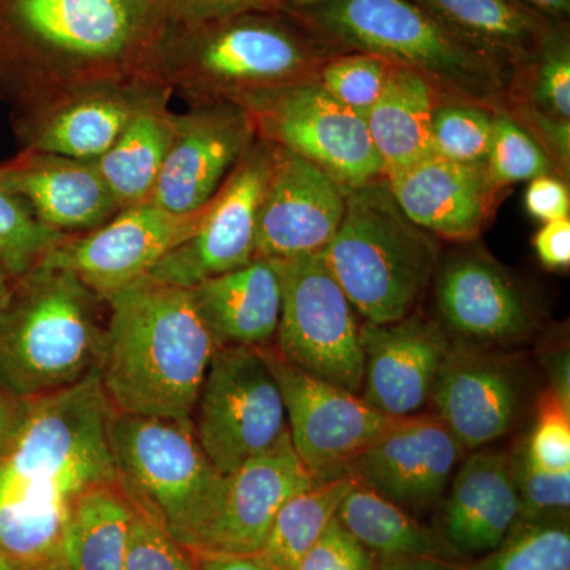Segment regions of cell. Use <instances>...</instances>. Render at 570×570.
I'll return each instance as SVG.
<instances>
[{
	"label": "cell",
	"instance_id": "obj_1",
	"mask_svg": "<svg viewBox=\"0 0 570 570\" xmlns=\"http://www.w3.org/2000/svg\"><path fill=\"white\" fill-rule=\"evenodd\" d=\"M111 411L99 371L75 387L22 401L20 420L0 445V553L36 569L58 553L75 502L116 482Z\"/></svg>",
	"mask_w": 570,
	"mask_h": 570
},
{
	"label": "cell",
	"instance_id": "obj_2",
	"mask_svg": "<svg viewBox=\"0 0 570 570\" xmlns=\"http://www.w3.org/2000/svg\"><path fill=\"white\" fill-rule=\"evenodd\" d=\"M154 0H0V102L21 112L100 82L157 80Z\"/></svg>",
	"mask_w": 570,
	"mask_h": 570
},
{
	"label": "cell",
	"instance_id": "obj_3",
	"mask_svg": "<svg viewBox=\"0 0 570 570\" xmlns=\"http://www.w3.org/2000/svg\"><path fill=\"white\" fill-rule=\"evenodd\" d=\"M107 305L99 381L112 411L190 420L217 344L189 288L142 277Z\"/></svg>",
	"mask_w": 570,
	"mask_h": 570
},
{
	"label": "cell",
	"instance_id": "obj_4",
	"mask_svg": "<svg viewBox=\"0 0 570 570\" xmlns=\"http://www.w3.org/2000/svg\"><path fill=\"white\" fill-rule=\"evenodd\" d=\"M316 33L284 10L165 26L157 75L189 105L234 102L318 77L333 55Z\"/></svg>",
	"mask_w": 570,
	"mask_h": 570
},
{
	"label": "cell",
	"instance_id": "obj_5",
	"mask_svg": "<svg viewBox=\"0 0 570 570\" xmlns=\"http://www.w3.org/2000/svg\"><path fill=\"white\" fill-rule=\"evenodd\" d=\"M336 51H363L419 71L439 97L505 110L513 71L415 0H332L284 10Z\"/></svg>",
	"mask_w": 570,
	"mask_h": 570
},
{
	"label": "cell",
	"instance_id": "obj_6",
	"mask_svg": "<svg viewBox=\"0 0 570 570\" xmlns=\"http://www.w3.org/2000/svg\"><path fill=\"white\" fill-rule=\"evenodd\" d=\"M104 305L102 296L58 266L40 264L13 281L0 313V390L31 401L99 371Z\"/></svg>",
	"mask_w": 570,
	"mask_h": 570
},
{
	"label": "cell",
	"instance_id": "obj_7",
	"mask_svg": "<svg viewBox=\"0 0 570 570\" xmlns=\"http://www.w3.org/2000/svg\"><path fill=\"white\" fill-rule=\"evenodd\" d=\"M321 255L370 324L415 313L441 261L436 236L409 219L385 176L347 189L343 220Z\"/></svg>",
	"mask_w": 570,
	"mask_h": 570
},
{
	"label": "cell",
	"instance_id": "obj_8",
	"mask_svg": "<svg viewBox=\"0 0 570 570\" xmlns=\"http://www.w3.org/2000/svg\"><path fill=\"white\" fill-rule=\"evenodd\" d=\"M107 433L116 483L130 504L195 550L225 475L198 444L193 422L111 411Z\"/></svg>",
	"mask_w": 570,
	"mask_h": 570
},
{
	"label": "cell",
	"instance_id": "obj_9",
	"mask_svg": "<svg viewBox=\"0 0 570 570\" xmlns=\"http://www.w3.org/2000/svg\"><path fill=\"white\" fill-rule=\"evenodd\" d=\"M194 433L213 466L232 474L288 433L283 395L261 347H217L198 392Z\"/></svg>",
	"mask_w": 570,
	"mask_h": 570
},
{
	"label": "cell",
	"instance_id": "obj_10",
	"mask_svg": "<svg viewBox=\"0 0 570 570\" xmlns=\"http://www.w3.org/2000/svg\"><path fill=\"white\" fill-rule=\"evenodd\" d=\"M275 264L283 291L277 352L307 373L360 395L362 322L324 257L307 254Z\"/></svg>",
	"mask_w": 570,
	"mask_h": 570
},
{
	"label": "cell",
	"instance_id": "obj_11",
	"mask_svg": "<svg viewBox=\"0 0 570 570\" xmlns=\"http://www.w3.org/2000/svg\"><path fill=\"white\" fill-rule=\"evenodd\" d=\"M238 105L249 111L258 138L317 165L346 189L384 176L365 119L330 96L317 78Z\"/></svg>",
	"mask_w": 570,
	"mask_h": 570
},
{
	"label": "cell",
	"instance_id": "obj_12",
	"mask_svg": "<svg viewBox=\"0 0 570 570\" xmlns=\"http://www.w3.org/2000/svg\"><path fill=\"white\" fill-rule=\"evenodd\" d=\"M261 352L279 385L288 436L307 472L316 480L346 474L348 463L393 419L356 393L287 362L275 344Z\"/></svg>",
	"mask_w": 570,
	"mask_h": 570
},
{
	"label": "cell",
	"instance_id": "obj_13",
	"mask_svg": "<svg viewBox=\"0 0 570 570\" xmlns=\"http://www.w3.org/2000/svg\"><path fill=\"white\" fill-rule=\"evenodd\" d=\"M269 164L272 145L257 137L206 204L194 234L154 266L149 279L193 288L257 258L258 206Z\"/></svg>",
	"mask_w": 570,
	"mask_h": 570
},
{
	"label": "cell",
	"instance_id": "obj_14",
	"mask_svg": "<svg viewBox=\"0 0 570 570\" xmlns=\"http://www.w3.org/2000/svg\"><path fill=\"white\" fill-rule=\"evenodd\" d=\"M430 288L434 318L452 343L501 351L538 332L530 298L485 250L471 247L441 258Z\"/></svg>",
	"mask_w": 570,
	"mask_h": 570
},
{
	"label": "cell",
	"instance_id": "obj_15",
	"mask_svg": "<svg viewBox=\"0 0 570 570\" xmlns=\"http://www.w3.org/2000/svg\"><path fill=\"white\" fill-rule=\"evenodd\" d=\"M204 212L176 214L153 202L129 206L91 232L66 236L41 264L73 273L107 302L148 277L165 255L194 234Z\"/></svg>",
	"mask_w": 570,
	"mask_h": 570
},
{
	"label": "cell",
	"instance_id": "obj_16",
	"mask_svg": "<svg viewBox=\"0 0 570 570\" xmlns=\"http://www.w3.org/2000/svg\"><path fill=\"white\" fill-rule=\"evenodd\" d=\"M468 450L436 414L393 419L348 463L346 474L412 515L445 497Z\"/></svg>",
	"mask_w": 570,
	"mask_h": 570
},
{
	"label": "cell",
	"instance_id": "obj_17",
	"mask_svg": "<svg viewBox=\"0 0 570 570\" xmlns=\"http://www.w3.org/2000/svg\"><path fill=\"white\" fill-rule=\"evenodd\" d=\"M255 140L253 118L242 105H190L176 112L174 140L149 202L176 214L200 212Z\"/></svg>",
	"mask_w": 570,
	"mask_h": 570
},
{
	"label": "cell",
	"instance_id": "obj_18",
	"mask_svg": "<svg viewBox=\"0 0 570 570\" xmlns=\"http://www.w3.org/2000/svg\"><path fill=\"white\" fill-rule=\"evenodd\" d=\"M346 197V187L321 167L272 145L258 206L257 257L287 261L321 254L343 220Z\"/></svg>",
	"mask_w": 570,
	"mask_h": 570
},
{
	"label": "cell",
	"instance_id": "obj_19",
	"mask_svg": "<svg viewBox=\"0 0 570 570\" xmlns=\"http://www.w3.org/2000/svg\"><path fill=\"white\" fill-rule=\"evenodd\" d=\"M168 89L157 80L86 86L39 108L14 112V135L22 149L96 163L135 116Z\"/></svg>",
	"mask_w": 570,
	"mask_h": 570
},
{
	"label": "cell",
	"instance_id": "obj_20",
	"mask_svg": "<svg viewBox=\"0 0 570 570\" xmlns=\"http://www.w3.org/2000/svg\"><path fill=\"white\" fill-rule=\"evenodd\" d=\"M363 384L360 396L392 419L420 414L431 403L434 385L452 341L436 318L417 309L392 324L360 326Z\"/></svg>",
	"mask_w": 570,
	"mask_h": 570
},
{
	"label": "cell",
	"instance_id": "obj_21",
	"mask_svg": "<svg viewBox=\"0 0 570 570\" xmlns=\"http://www.w3.org/2000/svg\"><path fill=\"white\" fill-rule=\"evenodd\" d=\"M431 404L471 452L512 430L520 417L523 387L512 360L499 351L452 343Z\"/></svg>",
	"mask_w": 570,
	"mask_h": 570
},
{
	"label": "cell",
	"instance_id": "obj_22",
	"mask_svg": "<svg viewBox=\"0 0 570 570\" xmlns=\"http://www.w3.org/2000/svg\"><path fill=\"white\" fill-rule=\"evenodd\" d=\"M314 482L285 434L275 448L225 475L219 504L194 551L261 553L285 501Z\"/></svg>",
	"mask_w": 570,
	"mask_h": 570
},
{
	"label": "cell",
	"instance_id": "obj_23",
	"mask_svg": "<svg viewBox=\"0 0 570 570\" xmlns=\"http://www.w3.org/2000/svg\"><path fill=\"white\" fill-rule=\"evenodd\" d=\"M385 179L409 219L448 242H474L490 223L501 195L487 164H461L436 154Z\"/></svg>",
	"mask_w": 570,
	"mask_h": 570
},
{
	"label": "cell",
	"instance_id": "obj_24",
	"mask_svg": "<svg viewBox=\"0 0 570 570\" xmlns=\"http://www.w3.org/2000/svg\"><path fill=\"white\" fill-rule=\"evenodd\" d=\"M0 179L59 235L86 234L119 212L99 168L86 160L22 149L0 164Z\"/></svg>",
	"mask_w": 570,
	"mask_h": 570
},
{
	"label": "cell",
	"instance_id": "obj_25",
	"mask_svg": "<svg viewBox=\"0 0 570 570\" xmlns=\"http://www.w3.org/2000/svg\"><path fill=\"white\" fill-rule=\"evenodd\" d=\"M519 520V494L508 452L471 450L448 491L436 531L463 560L501 546Z\"/></svg>",
	"mask_w": 570,
	"mask_h": 570
},
{
	"label": "cell",
	"instance_id": "obj_26",
	"mask_svg": "<svg viewBox=\"0 0 570 570\" xmlns=\"http://www.w3.org/2000/svg\"><path fill=\"white\" fill-rule=\"evenodd\" d=\"M189 292L217 347L275 344L283 291L272 258H254L242 268L194 285Z\"/></svg>",
	"mask_w": 570,
	"mask_h": 570
},
{
	"label": "cell",
	"instance_id": "obj_27",
	"mask_svg": "<svg viewBox=\"0 0 570 570\" xmlns=\"http://www.w3.org/2000/svg\"><path fill=\"white\" fill-rule=\"evenodd\" d=\"M453 32L515 73L538 50L551 18L521 0H415Z\"/></svg>",
	"mask_w": 570,
	"mask_h": 570
},
{
	"label": "cell",
	"instance_id": "obj_28",
	"mask_svg": "<svg viewBox=\"0 0 570 570\" xmlns=\"http://www.w3.org/2000/svg\"><path fill=\"white\" fill-rule=\"evenodd\" d=\"M439 94L419 71L393 63L387 85L366 116L384 176L419 163L431 151V121Z\"/></svg>",
	"mask_w": 570,
	"mask_h": 570
},
{
	"label": "cell",
	"instance_id": "obj_29",
	"mask_svg": "<svg viewBox=\"0 0 570 570\" xmlns=\"http://www.w3.org/2000/svg\"><path fill=\"white\" fill-rule=\"evenodd\" d=\"M171 96L168 89L146 105L115 145L94 163L119 209L151 200L175 135Z\"/></svg>",
	"mask_w": 570,
	"mask_h": 570
},
{
	"label": "cell",
	"instance_id": "obj_30",
	"mask_svg": "<svg viewBox=\"0 0 570 570\" xmlns=\"http://www.w3.org/2000/svg\"><path fill=\"white\" fill-rule=\"evenodd\" d=\"M336 519L377 561L431 558L464 562L441 538L411 512L356 482L341 502Z\"/></svg>",
	"mask_w": 570,
	"mask_h": 570
},
{
	"label": "cell",
	"instance_id": "obj_31",
	"mask_svg": "<svg viewBox=\"0 0 570 570\" xmlns=\"http://www.w3.org/2000/svg\"><path fill=\"white\" fill-rule=\"evenodd\" d=\"M135 508L118 483L82 494L63 528L58 553L69 570H122Z\"/></svg>",
	"mask_w": 570,
	"mask_h": 570
},
{
	"label": "cell",
	"instance_id": "obj_32",
	"mask_svg": "<svg viewBox=\"0 0 570 570\" xmlns=\"http://www.w3.org/2000/svg\"><path fill=\"white\" fill-rule=\"evenodd\" d=\"M354 483L348 474L316 480L285 501L261 550L273 570H295L330 521L335 519L341 502Z\"/></svg>",
	"mask_w": 570,
	"mask_h": 570
},
{
	"label": "cell",
	"instance_id": "obj_33",
	"mask_svg": "<svg viewBox=\"0 0 570 570\" xmlns=\"http://www.w3.org/2000/svg\"><path fill=\"white\" fill-rule=\"evenodd\" d=\"M510 116L570 122V36L568 22L553 21L530 61L510 82Z\"/></svg>",
	"mask_w": 570,
	"mask_h": 570
},
{
	"label": "cell",
	"instance_id": "obj_34",
	"mask_svg": "<svg viewBox=\"0 0 570 570\" xmlns=\"http://www.w3.org/2000/svg\"><path fill=\"white\" fill-rule=\"evenodd\" d=\"M464 570H570L569 523L517 521L498 549Z\"/></svg>",
	"mask_w": 570,
	"mask_h": 570
},
{
	"label": "cell",
	"instance_id": "obj_35",
	"mask_svg": "<svg viewBox=\"0 0 570 570\" xmlns=\"http://www.w3.org/2000/svg\"><path fill=\"white\" fill-rule=\"evenodd\" d=\"M493 110L468 100L439 97L431 121V151L461 164H485Z\"/></svg>",
	"mask_w": 570,
	"mask_h": 570
},
{
	"label": "cell",
	"instance_id": "obj_36",
	"mask_svg": "<svg viewBox=\"0 0 570 570\" xmlns=\"http://www.w3.org/2000/svg\"><path fill=\"white\" fill-rule=\"evenodd\" d=\"M63 238L39 223L20 195L0 179V266L11 279L32 272Z\"/></svg>",
	"mask_w": 570,
	"mask_h": 570
},
{
	"label": "cell",
	"instance_id": "obj_37",
	"mask_svg": "<svg viewBox=\"0 0 570 570\" xmlns=\"http://www.w3.org/2000/svg\"><path fill=\"white\" fill-rule=\"evenodd\" d=\"M485 164L491 181L499 190L539 176H558L546 149L504 110L493 112Z\"/></svg>",
	"mask_w": 570,
	"mask_h": 570
},
{
	"label": "cell",
	"instance_id": "obj_38",
	"mask_svg": "<svg viewBox=\"0 0 570 570\" xmlns=\"http://www.w3.org/2000/svg\"><path fill=\"white\" fill-rule=\"evenodd\" d=\"M393 62L363 51H341L322 66L317 80L330 96L366 119L384 91Z\"/></svg>",
	"mask_w": 570,
	"mask_h": 570
},
{
	"label": "cell",
	"instance_id": "obj_39",
	"mask_svg": "<svg viewBox=\"0 0 570 570\" xmlns=\"http://www.w3.org/2000/svg\"><path fill=\"white\" fill-rule=\"evenodd\" d=\"M519 494V520L528 523H569L570 472L551 474L531 466L521 445L510 452Z\"/></svg>",
	"mask_w": 570,
	"mask_h": 570
},
{
	"label": "cell",
	"instance_id": "obj_40",
	"mask_svg": "<svg viewBox=\"0 0 570 570\" xmlns=\"http://www.w3.org/2000/svg\"><path fill=\"white\" fill-rule=\"evenodd\" d=\"M520 445L531 466L551 474L570 472V407L550 389L540 395L534 425Z\"/></svg>",
	"mask_w": 570,
	"mask_h": 570
},
{
	"label": "cell",
	"instance_id": "obj_41",
	"mask_svg": "<svg viewBox=\"0 0 570 570\" xmlns=\"http://www.w3.org/2000/svg\"><path fill=\"white\" fill-rule=\"evenodd\" d=\"M197 554L135 509L122 570H195Z\"/></svg>",
	"mask_w": 570,
	"mask_h": 570
},
{
	"label": "cell",
	"instance_id": "obj_42",
	"mask_svg": "<svg viewBox=\"0 0 570 570\" xmlns=\"http://www.w3.org/2000/svg\"><path fill=\"white\" fill-rule=\"evenodd\" d=\"M295 570H377V560L335 517Z\"/></svg>",
	"mask_w": 570,
	"mask_h": 570
},
{
	"label": "cell",
	"instance_id": "obj_43",
	"mask_svg": "<svg viewBox=\"0 0 570 570\" xmlns=\"http://www.w3.org/2000/svg\"><path fill=\"white\" fill-rule=\"evenodd\" d=\"M165 26L190 28L249 11L281 10L279 0H154Z\"/></svg>",
	"mask_w": 570,
	"mask_h": 570
},
{
	"label": "cell",
	"instance_id": "obj_44",
	"mask_svg": "<svg viewBox=\"0 0 570 570\" xmlns=\"http://www.w3.org/2000/svg\"><path fill=\"white\" fill-rule=\"evenodd\" d=\"M524 206L528 214L542 224L566 219L570 214L568 183L554 175L531 179L524 195Z\"/></svg>",
	"mask_w": 570,
	"mask_h": 570
},
{
	"label": "cell",
	"instance_id": "obj_45",
	"mask_svg": "<svg viewBox=\"0 0 570 570\" xmlns=\"http://www.w3.org/2000/svg\"><path fill=\"white\" fill-rule=\"evenodd\" d=\"M540 265L550 272L568 269L570 265V217L551 220L539 228L532 238Z\"/></svg>",
	"mask_w": 570,
	"mask_h": 570
},
{
	"label": "cell",
	"instance_id": "obj_46",
	"mask_svg": "<svg viewBox=\"0 0 570 570\" xmlns=\"http://www.w3.org/2000/svg\"><path fill=\"white\" fill-rule=\"evenodd\" d=\"M197 569L195 570H273L261 553H209L195 551Z\"/></svg>",
	"mask_w": 570,
	"mask_h": 570
},
{
	"label": "cell",
	"instance_id": "obj_47",
	"mask_svg": "<svg viewBox=\"0 0 570 570\" xmlns=\"http://www.w3.org/2000/svg\"><path fill=\"white\" fill-rule=\"evenodd\" d=\"M543 370L549 376L550 390L566 406L570 407L569 351L568 347L551 348L543 360Z\"/></svg>",
	"mask_w": 570,
	"mask_h": 570
},
{
	"label": "cell",
	"instance_id": "obj_48",
	"mask_svg": "<svg viewBox=\"0 0 570 570\" xmlns=\"http://www.w3.org/2000/svg\"><path fill=\"white\" fill-rule=\"evenodd\" d=\"M464 562L409 558V560L377 561V570H464Z\"/></svg>",
	"mask_w": 570,
	"mask_h": 570
},
{
	"label": "cell",
	"instance_id": "obj_49",
	"mask_svg": "<svg viewBox=\"0 0 570 570\" xmlns=\"http://www.w3.org/2000/svg\"><path fill=\"white\" fill-rule=\"evenodd\" d=\"M22 401L13 400L0 390V445L9 439L20 420Z\"/></svg>",
	"mask_w": 570,
	"mask_h": 570
},
{
	"label": "cell",
	"instance_id": "obj_50",
	"mask_svg": "<svg viewBox=\"0 0 570 570\" xmlns=\"http://www.w3.org/2000/svg\"><path fill=\"white\" fill-rule=\"evenodd\" d=\"M521 2L551 20L568 21L570 14V0H521Z\"/></svg>",
	"mask_w": 570,
	"mask_h": 570
},
{
	"label": "cell",
	"instance_id": "obj_51",
	"mask_svg": "<svg viewBox=\"0 0 570 570\" xmlns=\"http://www.w3.org/2000/svg\"><path fill=\"white\" fill-rule=\"evenodd\" d=\"M11 285H13V279H11V277L7 275L6 269L0 266V313H2L7 302H9Z\"/></svg>",
	"mask_w": 570,
	"mask_h": 570
},
{
	"label": "cell",
	"instance_id": "obj_52",
	"mask_svg": "<svg viewBox=\"0 0 570 570\" xmlns=\"http://www.w3.org/2000/svg\"><path fill=\"white\" fill-rule=\"evenodd\" d=\"M332 0H279L281 10L306 9V7L321 6Z\"/></svg>",
	"mask_w": 570,
	"mask_h": 570
},
{
	"label": "cell",
	"instance_id": "obj_53",
	"mask_svg": "<svg viewBox=\"0 0 570 570\" xmlns=\"http://www.w3.org/2000/svg\"><path fill=\"white\" fill-rule=\"evenodd\" d=\"M32 570H69V568H67L66 562H63L61 554L56 553L50 560L41 562L40 566H37V568Z\"/></svg>",
	"mask_w": 570,
	"mask_h": 570
},
{
	"label": "cell",
	"instance_id": "obj_54",
	"mask_svg": "<svg viewBox=\"0 0 570 570\" xmlns=\"http://www.w3.org/2000/svg\"><path fill=\"white\" fill-rule=\"evenodd\" d=\"M0 570H29L26 569L24 566L18 564L10 558H7L6 554L0 553Z\"/></svg>",
	"mask_w": 570,
	"mask_h": 570
}]
</instances>
